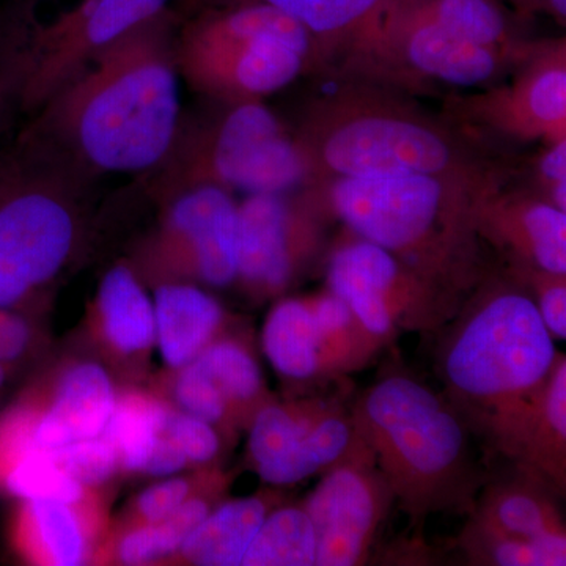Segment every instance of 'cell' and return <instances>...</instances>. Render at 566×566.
<instances>
[{
    "label": "cell",
    "mask_w": 566,
    "mask_h": 566,
    "mask_svg": "<svg viewBox=\"0 0 566 566\" xmlns=\"http://www.w3.org/2000/svg\"><path fill=\"white\" fill-rule=\"evenodd\" d=\"M178 17L164 10L96 52L24 133L92 175L151 172L177 139Z\"/></svg>",
    "instance_id": "1"
},
{
    "label": "cell",
    "mask_w": 566,
    "mask_h": 566,
    "mask_svg": "<svg viewBox=\"0 0 566 566\" xmlns=\"http://www.w3.org/2000/svg\"><path fill=\"white\" fill-rule=\"evenodd\" d=\"M293 134L307 167L305 186L401 175L504 185L513 175L469 129L434 118L376 82L349 80L315 99Z\"/></svg>",
    "instance_id": "2"
},
{
    "label": "cell",
    "mask_w": 566,
    "mask_h": 566,
    "mask_svg": "<svg viewBox=\"0 0 566 566\" xmlns=\"http://www.w3.org/2000/svg\"><path fill=\"white\" fill-rule=\"evenodd\" d=\"M504 185L401 175L337 178L308 188L349 232L465 297L488 273L485 243L476 232V203L483 193Z\"/></svg>",
    "instance_id": "3"
},
{
    "label": "cell",
    "mask_w": 566,
    "mask_h": 566,
    "mask_svg": "<svg viewBox=\"0 0 566 566\" xmlns=\"http://www.w3.org/2000/svg\"><path fill=\"white\" fill-rule=\"evenodd\" d=\"M349 409L395 504L415 526L439 513L471 512L488 475L476 460L471 428L446 395L395 368Z\"/></svg>",
    "instance_id": "4"
},
{
    "label": "cell",
    "mask_w": 566,
    "mask_h": 566,
    "mask_svg": "<svg viewBox=\"0 0 566 566\" xmlns=\"http://www.w3.org/2000/svg\"><path fill=\"white\" fill-rule=\"evenodd\" d=\"M442 331L446 398L482 438L545 385L558 354L531 294L506 273H486Z\"/></svg>",
    "instance_id": "5"
},
{
    "label": "cell",
    "mask_w": 566,
    "mask_h": 566,
    "mask_svg": "<svg viewBox=\"0 0 566 566\" xmlns=\"http://www.w3.org/2000/svg\"><path fill=\"white\" fill-rule=\"evenodd\" d=\"M175 62L189 87L216 103L262 102L315 69V44L300 22L270 3H200L178 22Z\"/></svg>",
    "instance_id": "6"
},
{
    "label": "cell",
    "mask_w": 566,
    "mask_h": 566,
    "mask_svg": "<svg viewBox=\"0 0 566 566\" xmlns=\"http://www.w3.org/2000/svg\"><path fill=\"white\" fill-rule=\"evenodd\" d=\"M87 178L24 132L0 155V307L24 303L66 266L80 243Z\"/></svg>",
    "instance_id": "7"
},
{
    "label": "cell",
    "mask_w": 566,
    "mask_h": 566,
    "mask_svg": "<svg viewBox=\"0 0 566 566\" xmlns=\"http://www.w3.org/2000/svg\"><path fill=\"white\" fill-rule=\"evenodd\" d=\"M222 106L210 120H181L169 155L155 169L158 192L169 199L203 185L248 193L293 191L307 185V167L293 129L270 107L262 102Z\"/></svg>",
    "instance_id": "8"
},
{
    "label": "cell",
    "mask_w": 566,
    "mask_h": 566,
    "mask_svg": "<svg viewBox=\"0 0 566 566\" xmlns=\"http://www.w3.org/2000/svg\"><path fill=\"white\" fill-rule=\"evenodd\" d=\"M167 9L169 0H13L0 36L20 109L40 111L96 52Z\"/></svg>",
    "instance_id": "9"
},
{
    "label": "cell",
    "mask_w": 566,
    "mask_h": 566,
    "mask_svg": "<svg viewBox=\"0 0 566 566\" xmlns=\"http://www.w3.org/2000/svg\"><path fill=\"white\" fill-rule=\"evenodd\" d=\"M326 283L370 333L389 344L401 331L442 333L468 297L352 232L331 252Z\"/></svg>",
    "instance_id": "10"
},
{
    "label": "cell",
    "mask_w": 566,
    "mask_h": 566,
    "mask_svg": "<svg viewBox=\"0 0 566 566\" xmlns=\"http://www.w3.org/2000/svg\"><path fill=\"white\" fill-rule=\"evenodd\" d=\"M331 219L308 186L248 193L238 203L237 282L255 300L281 296L322 255Z\"/></svg>",
    "instance_id": "11"
},
{
    "label": "cell",
    "mask_w": 566,
    "mask_h": 566,
    "mask_svg": "<svg viewBox=\"0 0 566 566\" xmlns=\"http://www.w3.org/2000/svg\"><path fill=\"white\" fill-rule=\"evenodd\" d=\"M450 120L464 129L521 142L566 140V41H531L512 80L472 95L450 96Z\"/></svg>",
    "instance_id": "12"
},
{
    "label": "cell",
    "mask_w": 566,
    "mask_h": 566,
    "mask_svg": "<svg viewBox=\"0 0 566 566\" xmlns=\"http://www.w3.org/2000/svg\"><path fill=\"white\" fill-rule=\"evenodd\" d=\"M144 264L163 282L193 279L216 289L237 282L238 203L232 192L203 185L170 196Z\"/></svg>",
    "instance_id": "13"
},
{
    "label": "cell",
    "mask_w": 566,
    "mask_h": 566,
    "mask_svg": "<svg viewBox=\"0 0 566 566\" xmlns=\"http://www.w3.org/2000/svg\"><path fill=\"white\" fill-rule=\"evenodd\" d=\"M303 505L315 527V565L357 566L370 560L395 497L357 434L344 460L323 472Z\"/></svg>",
    "instance_id": "14"
},
{
    "label": "cell",
    "mask_w": 566,
    "mask_h": 566,
    "mask_svg": "<svg viewBox=\"0 0 566 566\" xmlns=\"http://www.w3.org/2000/svg\"><path fill=\"white\" fill-rule=\"evenodd\" d=\"M356 438L352 409L334 398L273 400L249 424V458L268 485H296L340 463Z\"/></svg>",
    "instance_id": "15"
},
{
    "label": "cell",
    "mask_w": 566,
    "mask_h": 566,
    "mask_svg": "<svg viewBox=\"0 0 566 566\" xmlns=\"http://www.w3.org/2000/svg\"><path fill=\"white\" fill-rule=\"evenodd\" d=\"M476 232L505 260L506 270L566 274V211L531 188L504 186L480 197Z\"/></svg>",
    "instance_id": "16"
},
{
    "label": "cell",
    "mask_w": 566,
    "mask_h": 566,
    "mask_svg": "<svg viewBox=\"0 0 566 566\" xmlns=\"http://www.w3.org/2000/svg\"><path fill=\"white\" fill-rule=\"evenodd\" d=\"M485 441L516 468L566 493V359L558 353L545 385L497 420Z\"/></svg>",
    "instance_id": "17"
},
{
    "label": "cell",
    "mask_w": 566,
    "mask_h": 566,
    "mask_svg": "<svg viewBox=\"0 0 566 566\" xmlns=\"http://www.w3.org/2000/svg\"><path fill=\"white\" fill-rule=\"evenodd\" d=\"M260 2L282 10L308 32L315 44V70L340 66L349 80H367L381 39L387 0Z\"/></svg>",
    "instance_id": "18"
},
{
    "label": "cell",
    "mask_w": 566,
    "mask_h": 566,
    "mask_svg": "<svg viewBox=\"0 0 566 566\" xmlns=\"http://www.w3.org/2000/svg\"><path fill=\"white\" fill-rule=\"evenodd\" d=\"M560 494L549 483L513 465L510 475L488 476L468 513L469 523L521 542L565 547Z\"/></svg>",
    "instance_id": "19"
},
{
    "label": "cell",
    "mask_w": 566,
    "mask_h": 566,
    "mask_svg": "<svg viewBox=\"0 0 566 566\" xmlns=\"http://www.w3.org/2000/svg\"><path fill=\"white\" fill-rule=\"evenodd\" d=\"M117 392L99 364L81 363L63 374L48 411L22 436L17 447L54 450L98 438L109 422Z\"/></svg>",
    "instance_id": "20"
},
{
    "label": "cell",
    "mask_w": 566,
    "mask_h": 566,
    "mask_svg": "<svg viewBox=\"0 0 566 566\" xmlns=\"http://www.w3.org/2000/svg\"><path fill=\"white\" fill-rule=\"evenodd\" d=\"M155 345L164 364L180 370L221 337L222 304L191 282H161L155 290Z\"/></svg>",
    "instance_id": "21"
},
{
    "label": "cell",
    "mask_w": 566,
    "mask_h": 566,
    "mask_svg": "<svg viewBox=\"0 0 566 566\" xmlns=\"http://www.w3.org/2000/svg\"><path fill=\"white\" fill-rule=\"evenodd\" d=\"M263 352L290 381L324 379L322 340L308 296L282 297L263 324Z\"/></svg>",
    "instance_id": "22"
},
{
    "label": "cell",
    "mask_w": 566,
    "mask_h": 566,
    "mask_svg": "<svg viewBox=\"0 0 566 566\" xmlns=\"http://www.w3.org/2000/svg\"><path fill=\"white\" fill-rule=\"evenodd\" d=\"M96 308L104 338L122 356H137L155 345V308L133 268L115 264L104 274Z\"/></svg>",
    "instance_id": "23"
},
{
    "label": "cell",
    "mask_w": 566,
    "mask_h": 566,
    "mask_svg": "<svg viewBox=\"0 0 566 566\" xmlns=\"http://www.w3.org/2000/svg\"><path fill=\"white\" fill-rule=\"evenodd\" d=\"M273 510L263 495L233 499L211 510L189 535L180 553L189 564L200 566H241L253 536Z\"/></svg>",
    "instance_id": "24"
},
{
    "label": "cell",
    "mask_w": 566,
    "mask_h": 566,
    "mask_svg": "<svg viewBox=\"0 0 566 566\" xmlns=\"http://www.w3.org/2000/svg\"><path fill=\"white\" fill-rule=\"evenodd\" d=\"M397 9L422 18L480 46L521 59L531 41L517 33L497 0H390Z\"/></svg>",
    "instance_id": "25"
},
{
    "label": "cell",
    "mask_w": 566,
    "mask_h": 566,
    "mask_svg": "<svg viewBox=\"0 0 566 566\" xmlns=\"http://www.w3.org/2000/svg\"><path fill=\"white\" fill-rule=\"evenodd\" d=\"M308 301L322 340L324 379H337L363 370L389 345L385 338L370 333L352 307L331 290L312 294Z\"/></svg>",
    "instance_id": "26"
},
{
    "label": "cell",
    "mask_w": 566,
    "mask_h": 566,
    "mask_svg": "<svg viewBox=\"0 0 566 566\" xmlns=\"http://www.w3.org/2000/svg\"><path fill=\"white\" fill-rule=\"evenodd\" d=\"M193 360L226 398L234 427L249 428L259 409L273 401L268 397L259 360L240 338L221 335Z\"/></svg>",
    "instance_id": "27"
},
{
    "label": "cell",
    "mask_w": 566,
    "mask_h": 566,
    "mask_svg": "<svg viewBox=\"0 0 566 566\" xmlns=\"http://www.w3.org/2000/svg\"><path fill=\"white\" fill-rule=\"evenodd\" d=\"M316 534L304 505L271 510L264 517L241 566H314Z\"/></svg>",
    "instance_id": "28"
},
{
    "label": "cell",
    "mask_w": 566,
    "mask_h": 566,
    "mask_svg": "<svg viewBox=\"0 0 566 566\" xmlns=\"http://www.w3.org/2000/svg\"><path fill=\"white\" fill-rule=\"evenodd\" d=\"M167 412L169 406L145 395L128 394L117 398L103 436L117 450L122 469L144 474Z\"/></svg>",
    "instance_id": "29"
},
{
    "label": "cell",
    "mask_w": 566,
    "mask_h": 566,
    "mask_svg": "<svg viewBox=\"0 0 566 566\" xmlns=\"http://www.w3.org/2000/svg\"><path fill=\"white\" fill-rule=\"evenodd\" d=\"M29 545L43 564L77 566L87 556V538L74 505L65 502H25Z\"/></svg>",
    "instance_id": "30"
},
{
    "label": "cell",
    "mask_w": 566,
    "mask_h": 566,
    "mask_svg": "<svg viewBox=\"0 0 566 566\" xmlns=\"http://www.w3.org/2000/svg\"><path fill=\"white\" fill-rule=\"evenodd\" d=\"M211 510L208 495H189L161 523H145L123 536L117 546L118 560L123 565H147L180 553L186 539L210 515Z\"/></svg>",
    "instance_id": "31"
},
{
    "label": "cell",
    "mask_w": 566,
    "mask_h": 566,
    "mask_svg": "<svg viewBox=\"0 0 566 566\" xmlns=\"http://www.w3.org/2000/svg\"><path fill=\"white\" fill-rule=\"evenodd\" d=\"M6 488L24 502L48 499L77 505L85 494V488L66 474L50 453L32 447L14 449L6 472Z\"/></svg>",
    "instance_id": "32"
},
{
    "label": "cell",
    "mask_w": 566,
    "mask_h": 566,
    "mask_svg": "<svg viewBox=\"0 0 566 566\" xmlns=\"http://www.w3.org/2000/svg\"><path fill=\"white\" fill-rule=\"evenodd\" d=\"M457 545L472 565L565 566V547L538 545L491 534L465 521Z\"/></svg>",
    "instance_id": "33"
},
{
    "label": "cell",
    "mask_w": 566,
    "mask_h": 566,
    "mask_svg": "<svg viewBox=\"0 0 566 566\" xmlns=\"http://www.w3.org/2000/svg\"><path fill=\"white\" fill-rule=\"evenodd\" d=\"M44 452L84 488L104 485L122 468L117 450L103 434Z\"/></svg>",
    "instance_id": "34"
},
{
    "label": "cell",
    "mask_w": 566,
    "mask_h": 566,
    "mask_svg": "<svg viewBox=\"0 0 566 566\" xmlns=\"http://www.w3.org/2000/svg\"><path fill=\"white\" fill-rule=\"evenodd\" d=\"M174 397L181 411L218 427L232 428L233 419L226 398L196 360L178 370Z\"/></svg>",
    "instance_id": "35"
},
{
    "label": "cell",
    "mask_w": 566,
    "mask_h": 566,
    "mask_svg": "<svg viewBox=\"0 0 566 566\" xmlns=\"http://www.w3.org/2000/svg\"><path fill=\"white\" fill-rule=\"evenodd\" d=\"M510 277L524 286L538 308L549 334L566 338V274L543 270H506Z\"/></svg>",
    "instance_id": "36"
},
{
    "label": "cell",
    "mask_w": 566,
    "mask_h": 566,
    "mask_svg": "<svg viewBox=\"0 0 566 566\" xmlns=\"http://www.w3.org/2000/svg\"><path fill=\"white\" fill-rule=\"evenodd\" d=\"M166 433L181 450L189 464H208L221 452V434L207 420L169 408L166 417Z\"/></svg>",
    "instance_id": "37"
},
{
    "label": "cell",
    "mask_w": 566,
    "mask_h": 566,
    "mask_svg": "<svg viewBox=\"0 0 566 566\" xmlns=\"http://www.w3.org/2000/svg\"><path fill=\"white\" fill-rule=\"evenodd\" d=\"M532 191L566 211V140L545 144L532 166Z\"/></svg>",
    "instance_id": "38"
},
{
    "label": "cell",
    "mask_w": 566,
    "mask_h": 566,
    "mask_svg": "<svg viewBox=\"0 0 566 566\" xmlns=\"http://www.w3.org/2000/svg\"><path fill=\"white\" fill-rule=\"evenodd\" d=\"M192 483L181 476H166L137 497V512L147 524L161 523L191 495Z\"/></svg>",
    "instance_id": "39"
},
{
    "label": "cell",
    "mask_w": 566,
    "mask_h": 566,
    "mask_svg": "<svg viewBox=\"0 0 566 566\" xmlns=\"http://www.w3.org/2000/svg\"><path fill=\"white\" fill-rule=\"evenodd\" d=\"M32 340L31 324L14 308L0 307V363L10 365L20 360Z\"/></svg>",
    "instance_id": "40"
},
{
    "label": "cell",
    "mask_w": 566,
    "mask_h": 566,
    "mask_svg": "<svg viewBox=\"0 0 566 566\" xmlns=\"http://www.w3.org/2000/svg\"><path fill=\"white\" fill-rule=\"evenodd\" d=\"M17 106L20 107V77L10 66L0 65V133Z\"/></svg>",
    "instance_id": "41"
},
{
    "label": "cell",
    "mask_w": 566,
    "mask_h": 566,
    "mask_svg": "<svg viewBox=\"0 0 566 566\" xmlns=\"http://www.w3.org/2000/svg\"><path fill=\"white\" fill-rule=\"evenodd\" d=\"M521 13H546L565 25L566 0H510Z\"/></svg>",
    "instance_id": "42"
},
{
    "label": "cell",
    "mask_w": 566,
    "mask_h": 566,
    "mask_svg": "<svg viewBox=\"0 0 566 566\" xmlns=\"http://www.w3.org/2000/svg\"><path fill=\"white\" fill-rule=\"evenodd\" d=\"M7 381V367L2 363H0V389H2L3 385Z\"/></svg>",
    "instance_id": "43"
},
{
    "label": "cell",
    "mask_w": 566,
    "mask_h": 566,
    "mask_svg": "<svg viewBox=\"0 0 566 566\" xmlns=\"http://www.w3.org/2000/svg\"><path fill=\"white\" fill-rule=\"evenodd\" d=\"M191 2L197 3V6H200V3L223 2V0H191Z\"/></svg>",
    "instance_id": "44"
}]
</instances>
